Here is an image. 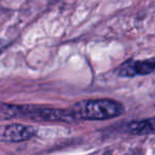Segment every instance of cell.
I'll use <instances>...</instances> for the list:
<instances>
[{
    "label": "cell",
    "instance_id": "1",
    "mask_svg": "<svg viewBox=\"0 0 155 155\" xmlns=\"http://www.w3.org/2000/svg\"><path fill=\"white\" fill-rule=\"evenodd\" d=\"M74 120H107L124 112L123 105L110 99H94L78 102L69 110Z\"/></svg>",
    "mask_w": 155,
    "mask_h": 155
},
{
    "label": "cell",
    "instance_id": "2",
    "mask_svg": "<svg viewBox=\"0 0 155 155\" xmlns=\"http://www.w3.org/2000/svg\"><path fill=\"white\" fill-rule=\"evenodd\" d=\"M5 115L8 117H25L45 121H65L70 122L74 118L70 110L50 107H35L31 105H9L5 107Z\"/></svg>",
    "mask_w": 155,
    "mask_h": 155
},
{
    "label": "cell",
    "instance_id": "3",
    "mask_svg": "<svg viewBox=\"0 0 155 155\" xmlns=\"http://www.w3.org/2000/svg\"><path fill=\"white\" fill-rule=\"evenodd\" d=\"M36 130L30 125L13 123L0 127V140L7 142H20L32 138Z\"/></svg>",
    "mask_w": 155,
    "mask_h": 155
},
{
    "label": "cell",
    "instance_id": "4",
    "mask_svg": "<svg viewBox=\"0 0 155 155\" xmlns=\"http://www.w3.org/2000/svg\"><path fill=\"white\" fill-rule=\"evenodd\" d=\"M154 60L149 58L143 61H130L119 68L118 74L124 78H132L135 75H146L154 70Z\"/></svg>",
    "mask_w": 155,
    "mask_h": 155
},
{
    "label": "cell",
    "instance_id": "5",
    "mask_svg": "<svg viewBox=\"0 0 155 155\" xmlns=\"http://www.w3.org/2000/svg\"><path fill=\"white\" fill-rule=\"evenodd\" d=\"M127 131L135 135H146L152 134L154 132V119H146V120L134 121L130 123L127 127Z\"/></svg>",
    "mask_w": 155,
    "mask_h": 155
},
{
    "label": "cell",
    "instance_id": "6",
    "mask_svg": "<svg viewBox=\"0 0 155 155\" xmlns=\"http://www.w3.org/2000/svg\"><path fill=\"white\" fill-rule=\"evenodd\" d=\"M7 47H8V41H3V39H0V53H2Z\"/></svg>",
    "mask_w": 155,
    "mask_h": 155
}]
</instances>
